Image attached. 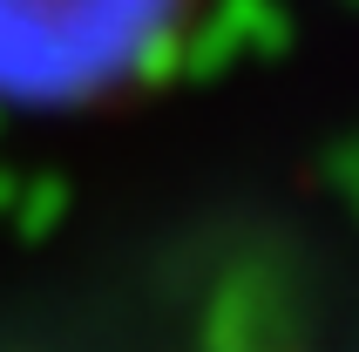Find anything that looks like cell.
<instances>
[{
    "instance_id": "6da1fadb",
    "label": "cell",
    "mask_w": 359,
    "mask_h": 352,
    "mask_svg": "<svg viewBox=\"0 0 359 352\" xmlns=\"http://www.w3.org/2000/svg\"><path fill=\"white\" fill-rule=\"evenodd\" d=\"M197 0H0V102H88L142 81Z\"/></svg>"
}]
</instances>
